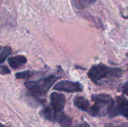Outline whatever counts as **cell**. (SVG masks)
I'll return each mask as SVG.
<instances>
[{"label": "cell", "instance_id": "6da1fadb", "mask_svg": "<svg viewBox=\"0 0 128 127\" xmlns=\"http://www.w3.org/2000/svg\"><path fill=\"white\" fill-rule=\"evenodd\" d=\"M122 75V70L121 69L110 67L102 64L93 65L88 73L89 79L99 85L112 82L120 78Z\"/></svg>", "mask_w": 128, "mask_h": 127}, {"label": "cell", "instance_id": "7a4b0ae2", "mask_svg": "<svg viewBox=\"0 0 128 127\" xmlns=\"http://www.w3.org/2000/svg\"><path fill=\"white\" fill-rule=\"evenodd\" d=\"M56 80V76H50L38 80L26 82L24 85L27 88L29 95L34 97L36 100L42 103L44 102V100H42V97H44L47 94Z\"/></svg>", "mask_w": 128, "mask_h": 127}, {"label": "cell", "instance_id": "3957f363", "mask_svg": "<svg viewBox=\"0 0 128 127\" xmlns=\"http://www.w3.org/2000/svg\"><path fill=\"white\" fill-rule=\"evenodd\" d=\"M92 100L94 103L91 107L88 114L93 117H103L106 115L113 103L112 97L106 94H94L92 96Z\"/></svg>", "mask_w": 128, "mask_h": 127}, {"label": "cell", "instance_id": "277c9868", "mask_svg": "<svg viewBox=\"0 0 128 127\" xmlns=\"http://www.w3.org/2000/svg\"><path fill=\"white\" fill-rule=\"evenodd\" d=\"M110 118L122 116L128 119V100L124 96H119L113 100L109 113Z\"/></svg>", "mask_w": 128, "mask_h": 127}, {"label": "cell", "instance_id": "5b68a950", "mask_svg": "<svg viewBox=\"0 0 128 127\" xmlns=\"http://www.w3.org/2000/svg\"><path fill=\"white\" fill-rule=\"evenodd\" d=\"M54 90L59 91H64L68 93H75L80 92L82 91V85L80 82H70L68 80H63L55 85Z\"/></svg>", "mask_w": 128, "mask_h": 127}, {"label": "cell", "instance_id": "8992f818", "mask_svg": "<svg viewBox=\"0 0 128 127\" xmlns=\"http://www.w3.org/2000/svg\"><path fill=\"white\" fill-rule=\"evenodd\" d=\"M65 97L63 94L53 92L50 95V104L52 109L58 115L63 112L65 105Z\"/></svg>", "mask_w": 128, "mask_h": 127}, {"label": "cell", "instance_id": "52a82bcc", "mask_svg": "<svg viewBox=\"0 0 128 127\" xmlns=\"http://www.w3.org/2000/svg\"><path fill=\"white\" fill-rule=\"evenodd\" d=\"M74 104L79 110L89 113L91 110V105L89 101L84 97H76L74 100Z\"/></svg>", "mask_w": 128, "mask_h": 127}, {"label": "cell", "instance_id": "ba28073f", "mask_svg": "<svg viewBox=\"0 0 128 127\" xmlns=\"http://www.w3.org/2000/svg\"><path fill=\"white\" fill-rule=\"evenodd\" d=\"M8 61L9 65L13 69H17L20 66L26 64L27 58L24 55H16V56H13V57L9 58Z\"/></svg>", "mask_w": 128, "mask_h": 127}, {"label": "cell", "instance_id": "9c48e42d", "mask_svg": "<svg viewBox=\"0 0 128 127\" xmlns=\"http://www.w3.org/2000/svg\"><path fill=\"white\" fill-rule=\"evenodd\" d=\"M40 115L47 121H50L52 122H56V118L57 114L54 112V110L52 109L51 106H46V107L44 108L40 111Z\"/></svg>", "mask_w": 128, "mask_h": 127}, {"label": "cell", "instance_id": "30bf717a", "mask_svg": "<svg viewBox=\"0 0 128 127\" xmlns=\"http://www.w3.org/2000/svg\"><path fill=\"white\" fill-rule=\"evenodd\" d=\"M73 7L78 10H83L92 4H94L97 0H70Z\"/></svg>", "mask_w": 128, "mask_h": 127}, {"label": "cell", "instance_id": "8fae6325", "mask_svg": "<svg viewBox=\"0 0 128 127\" xmlns=\"http://www.w3.org/2000/svg\"><path fill=\"white\" fill-rule=\"evenodd\" d=\"M56 122L59 124L61 127H70L72 124V119L62 112L56 115Z\"/></svg>", "mask_w": 128, "mask_h": 127}, {"label": "cell", "instance_id": "7c38bea8", "mask_svg": "<svg viewBox=\"0 0 128 127\" xmlns=\"http://www.w3.org/2000/svg\"><path fill=\"white\" fill-rule=\"evenodd\" d=\"M12 49L10 46H0V64L4 63L7 58L11 54Z\"/></svg>", "mask_w": 128, "mask_h": 127}, {"label": "cell", "instance_id": "4fadbf2b", "mask_svg": "<svg viewBox=\"0 0 128 127\" xmlns=\"http://www.w3.org/2000/svg\"><path fill=\"white\" fill-rule=\"evenodd\" d=\"M36 74V72L31 70H26L22 72H18L15 74V77L18 79H26L32 78Z\"/></svg>", "mask_w": 128, "mask_h": 127}, {"label": "cell", "instance_id": "5bb4252c", "mask_svg": "<svg viewBox=\"0 0 128 127\" xmlns=\"http://www.w3.org/2000/svg\"><path fill=\"white\" fill-rule=\"evenodd\" d=\"M10 73V70L6 66H1L0 67V74L1 75H8Z\"/></svg>", "mask_w": 128, "mask_h": 127}, {"label": "cell", "instance_id": "9a60e30c", "mask_svg": "<svg viewBox=\"0 0 128 127\" xmlns=\"http://www.w3.org/2000/svg\"><path fill=\"white\" fill-rule=\"evenodd\" d=\"M122 91L123 93H124L126 95H128V82H127L122 86Z\"/></svg>", "mask_w": 128, "mask_h": 127}, {"label": "cell", "instance_id": "2e32d148", "mask_svg": "<svg viewBox=\"0 0 128 127\" xmlns=\"http://www.w3.org/2000/svg\"><path fill=\"white\" fill-rule=\"evenodd\" d=\"M109 127H128V123H124L120 125H111Z\"/></svg>", "mask_w": 128, "mask_h": 127}, {"label": "cell", "instance_id": "e0dca14e", "mask_svg": "<svg viewBox=\"0 0 128 127\" xmlns=\"http://www.w3.org/2000/svg\"><path fill=\"white\" fill-rule=\"evenodd\" d=\"M91 127L87 123H86V122H84V123H82V124H78V125H76V126H75V127Z\"/></svg>", "mask_w": 128, "mask_h": 127}, {"label": "cell", "instance_id": "ac0fdd59", "mask_svg": "<svg viewBox=\"0 0 128 127\" xmlns=\"http://www.w3.org/2000/svg\"><path fill=\"white\" fill-rule=\"evenodd\" d=\"M0 127H5L3 124H0Z\"/></svg>", "mask_w": 128, "mask_h": 127}, {"label": "cell", "instance_id": "d6986e66", "mask_svg": "<svg viewBox=\"0 0 128 127\" xmlns=\"http://www.w3.org/2000/svg\"><path fill=\"white\" fill-rule=\"evenodd\" d=\"M124 17L125 19H128V16H124Z\"/></svg>", "mask_w": 128, "mask_h": 127}]
</instances>
